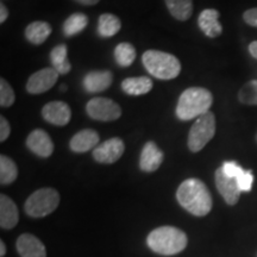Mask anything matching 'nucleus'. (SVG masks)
I'll return each mask as SVG.
<instances>
[{
  "instance_id": "nucleus-1",
  "label": "nucleus",
  "mask_w": 257,
  "mask_h": 257,
  "mask_svg": "<svg viewBox=\"0 0 257 257\" xmlns=\"http://www.w3.org/2000/svg\"><path fill=\"white\" fill-rule=\"evenodd\" d=\"M176 199L186 211L195 217H204L212 210V195L201 180H185L176 191Z\"/></svg>"
},
{
  "instance_id": "nucleus-24",
  "label": "nucleus",
  "mask_w": 257,
  "mask_h": 257,
  "mask_svg": "<svg viewBox=\"0 0 257 257\" xmlns=\"http://www.w3.org/2000/svg\"><path fill=\"white\" fill-rule=\"evenodd\" d=\"M88 24V17L83 14H73L64 21L62 31L64 36L72 37L85 30Z\"/></svg>"
},
{
  "instance_id": "nucleus-16",
  "label": "nucleus",
  "mask_w": 257,
  "mask_h": 257,
  "mask_svg": "<svg viewBox=\"0 0 257 257\" xmlns=\"http://www.w3.org/2000/svg\"><path fill=\"white\" fill-rule=\"evenodd\" d=\"M99 134L93 128H85L79 131L69 141V148L74 153H87L89 150H94L99 146Z\"/></svg>"
},
{
  "instance_id": "nucleus-9",
  "label": "nucleus",
  "mask_w": 257,
  "mask_h": 257,
  "mask_svg": "<svg viewBox=\"0 0 257 257\" xmlns=\"http://www.w3.org/2000/svg\"><path fill=\"white\" fill-rule=\"evenodd\" d=\"M60 74L55 69L43 68L34 73L27 82V91L30 94H42L49 91L57 82Z\"/></svg>"
},
{
  "instance_id": "nucleus-26",
  "label": "nucleus",
  "mask_w": 257,
  "mask_h": 257,
  "mask_svg": "<svg viewBox=\"0 0 257 257\" xmlns=\"http://www.w3.org/2000/svg\"><path fill=\"white\" fill-rule=\"evenodd\" d=\"M114 59L120 67H130L136 59V49L131 43H119L114 49Z\"/></svg>"
},
{
  "instance_id": "nucleus-37",
  "label": "nucleus",
  "mask_w": 257,
  "mask_h": 257,
  "mask_svg": "<svg viewBox=\"0 0 257 257\" xmlns=\"http://www.w3.org/2000/svg\"><path fill=\"white\" fill-rule=\"evenodd\" d=\"M60 89H61V91H66V89H67V87H66V86H61V87H60Z\"/></svg>"
},
{
  "instance_id": "nucleus-25",
  "label": "nucleus",
  "mask_w": 257,
  "mask_h": 257,
  "mask_svg": "<svg viewBox=\"0 0 257 257\" xmlns=\"http://www.w3.org/2000/svg\"><path fill=\"white\" fill-rule=\"evenodd\" d=\"M18 176V168L15 161H12L9 156H0V184L10 185L16 181Z\"/></svg>"
},
{
  "instance_id": "nucleus-7",
  "label": "nucleus",
  "mask_w": 257,
  "mask_h": 257,
  "mask_svg": "<svg viewBox=\"0 0 257 257\" xmlns=\"http://www.w3.org/2000/svg\"><path fill=\"white\" fill-rule=\"evenodd\" d=\"M86 112L92 119L113 121L119 119L121 108L117 102L108 98H93L86 105Z\"/></svg>"
},
{
  "instance_id": "nucleus-18",
  "label": "nucleus",
  "mask_w": 257,
  "mask_h": 257,
  "mask_svg": "<svg viewBox=\"0 0 257 257\" xmlns=\"http://www.w3.org/2000/svg\"><path fill=\"white\" fill-rule=\"evenodd\" d=\"M19 220L17 205L8 195H0V226L4 230L14 229Z\"/></svg>"
},
{
  "instance_id": "nucleus-5",
  "label": "nucleus",
  "mask_w": 257,
  "mask_h": 257,
  "mask_svg": "<svg viewBox=\"0 0 257 257\" xmlns=\"http://www.w3.org/2000/svg\"><path fill=\"white\" fill-rule=\"evenodd\" d=\"M60 204V194L56 189L47 187L35 191L27 199L24 210L32 218H43L49 216Z\"/></svg>"
},
{
  "instance_id": "nucleus-35",
  "label": "nucleus",
  "mask_w": 257,
  "mask_h": 257,
  "mask_svg": "<svg viewBox=\"0 0 257 257\" xmlns=\"http://www.w3.org/2000/svg\"><path fill=\"white\" fill-rule=\"evenodd\" d=\"M76 3H79V4H82V5H87V6H92V5H95L98 4L100 0H75Z\"/></svg>"
},
{
  "instance_id": "nucleus-31",
  "label": "nucleus",
  "mask_w": 257,
  "mask_h": 257,
  "mask_svg": "<svg viewBox=\"0 0 257 257\" xmlns=\"http://www.w3.org/2000/svg\"><path fill=\"white\" fill-rule=\"evenodd\" d=\"M11 134V126H10L8 119L5 117H0V142H5Z\"/></svg>"
},
{
  "instance_id": "nucleus-10",
  "label": "nucleus",
  "mask_w": 257,
  "mask_h": 257,
  "mask_svg": "<svg viewBox=\"0 0 257 257\" xmlns=\"http://www.w3.org/2000/svg\"><path fill=\"white\" fill-rule=\"evenodd\" d=\"M214 181H216V186L218 192L220 193V195L226 202L227 205H236L239 200L240 193L242 191L239 189V186L237 184V180L233 178H229L223 169L218 168L214 173Z\"/></svg>"
},
{
  "instance_id": "nucleus-11",
  "label": "nucleus",
  "mask_w": 257,
  "mask_h": 257,
  "mask_svg": "<svg viewBox=\"0 0 257 257\" xmlns=\"http://www.w3.org/2000/svg\"><path fill=\"white\" fill-rule=\"evenodd\" d=\"M42 117L48 123L56 125V126H64L69 123L72 118V110L69 105L64 101H50L42 108Z\"/></svg>"
},
{
  "instance_id": "nucleus-23",
  "label": "nucleus",
  "mask_w": 257,
  "mask_h": 257,
  "mask_svg": "<svg viewBox=\"0 0 257 257\" xmlns=\"http://www.w3.org/2000/svg\"><path fill=\"white\" fill-rule=\"evenodd\" d=\"M170 15L178 21L185 22L193 14V0H165Z\"/></svg>"
},
{
  "instance_id": "nucleus-36",
  "label": "nucleus",
  "mask_w": 257,
  "mask_h": 257,
  "mask_svg": "<svg viewBox=\"0 0 257 257\" xmlns=\"http://www.w3.org/2000/svg\"><path fill=\"white\" fill-rule=\"evenodd\" d=\"M6 253V245L4 240H0V257H4Z\"/></svg>"
},
{
  "instance_id": "nucleus-15",
  "label": "nucleus",
  "mask_w": 257,
  "mask_h": 257,
  "mask_svg": "<svg viewBox=\"0 0 257 257\" xmlns=\"http://www.w3.org/2000/svg\"><path fill=\"white\" fill-rule=\"evenodd\" d=\"M113 75L110 70H93L83 76L82 86L87 93L104 92L111 86Z\"/></svg>"
},
{
  "instance_id": "nucleus-32",
  "label": "nucleus",
  "mask_w": 257,
  "mask_h": 257,
  "mask_svg": "<svg viewBox=\"0 0 257 257\" xmlns=\"http://www.w3.org/2000/svg\"><path fill=\"white\" fill-rule=\"evenodd\" d=\"M243 19L245 21L246 24L257 28V8L250 9L248 11L244 12Z\"/></svg>"
},
{
  "instance_id": "nucleus-34",
  "label": "nucleus",
  "mask_w": 257,
  "mask_h": 257,
  "mask_svg": "<svg viewBox=\"0 0 257 257\" xmlns=\"http://www.w3.org/2000/svg\"><path fill=\"white\" fill-rule=\"evenodd\" d=\"M249 53L253 59L257 60V41H253L249 46Z\"/></svg>"
},
{
  "instance_id": "nucleus-19",
  "label": "nucleus",
  "mask_w": 257,
  "mask_h": 257,
  "mask_svg": "<svg viewBox=\"0 0 257 257\" xmlns=\"http://www.w3.org/2000/svg\"><path fill=\"white\" fill-rule=\"evenodd\" d=\"M121 89L128 95H143L153 89V80L148 76L127 78L121 82Z\"/></svg>"
},
{
  "instance_id": "nucleus-12",
  "label": "nucleus",
  "mask_w": 257,
  "mask_h": 257,
  "mask_svg": "<svg viewBox=\"0 0 257 257\" xmlns=\"http://www.w3.org/2000/svg\"><path fill=\"white\" fill-rule=\"evenodd\" d=\"M27 147L31 153L43 159L51 156V154L54 153L53 140L46 131L41 128L31 131L27 138Z\"/></svg>"
},
{
  "instance_id": "nucleus-3",
  "label": "nucleus",
  "mask_w": 257,
  "mask_h": 257,
  "mask_svg": "<svg viewBox=\"0 0 257 257\" xmlns=\"http://www.w3.org/2000/svg\"><path fill=\"white\" fill-rule=\"evenodd\" d=\"M213 104V95L206 88L191 87L182 92L176 105V115L180 120L197 119L205 114Z\"/></svg>"
},
{
  "instance_id": "nucleus-28",
  "label": "nucleus",
  "mask_w": 257,
  "mask_h": 257,
  "mask_svg": "<svg viewBox=\"0 0 257 257\" xmlns=\"http://www.w3.org/2000/svg\"><path fill=\"white\" fill-rule=\"evenodd\" d=\"M16 95L10 83L5 79L0 80V105L2 107H10L14 105Z\"/></svg>"
},
{
  "instance_id": "nucleus-4",
  "label": "nucleus",
  "mask_w": 257,
  "mask_h": 257,
  "mask_svg": "<svg viewBox=\"0 0 257 257\" xmlns=\"http://www.w3.org/2000/svg\"><path fill=\"white\" fill-rule=\"evenodd\" d=\"M142 62L150 75L161 80L175 79L181 72L178 57L165 51L147 50L142 56Z\"/></svg>"
},
{
  "instance_id": "nucleus-6",
  "label": "nucleus",
  "mask_w": 257,
  "mask_h": 257,
  "mask_svg": "<svg viewBox=\"0 0 257 257\" xmlns=\"http://www.w3.org/2000/svg\"><path fill=\"white\" fill-rule=\"evenodd\" d=\"M216 135V117L211 111L195 119L188 134V148L192 153H199Z\"/></svg>"
},
{
  "instance_id": "nucleus-27",
  "label": "nucleus",
  "mask_w": 257,
  "mask_h": 257,
  "mask_svg": "<svg viewBox=\"0 0 257 257\" xmlns=\"http://www.w3.org/2000/svg\"><path fill=\"white\" fill-rule=\"evenodd\" d=\"M238 99L242 104L257 105V80L246 82L239 89Z\"/></svg>"
},
{
  "instance_id": "nucleus-21",
  "label": "nucleus",
  "mask_w": 257,
  "mask_h": 257,
  "mask_svg": "<svg viewBox=\"0 0 257 257\" xmlns=\"http://www.w3.org/2000/svg\"><path fill=\"white\" fill-rule=\"evenodd\" d=\"M50 61L53 68L61 75H66L72 69V63L68 60V48L66 44H59L51 50Z\"/></svg>"
},
{
  "instance_id": "nucleus-20",
  "label": "nucleus",
  "mask_w": 257,
  "mask_h": 257,
  "mask_svg": "<svg viewBox=\"0 0 257 257\" xmlns=\"http://www.w3.org/2000/svg\"><path fill=\"white\" fill-rule=\"evenodd\" d=\"M51 34V27L47 22H32L25 29V37L35 46H40L48 40Z\"/></svg>"
},
{
  "instance_id": "nucleus-17",
  "label": "nucleus",
  "mask_w": 257,
  "mask_h": 257,
  "mask_svg": "<svg viewBox=\"0 0 257 257\" xmlns=\"http://www.w3.org/2000/svg\"><path fill=\"white\" fill-rule=\"evenodd\" d=\"M220 14L214 9H206L199 15L198 24L201 31L210 38L220 36L223 32V27L219 22Z\"/></svg>"
},
{
  "instance_id": "nucleus-2",
  "label": "nucleus",
  "mask_w": 257,
  "mask_h": 257,
  "mask_svg": "<svg viewBox=\"0 0 257 257\" xmlns=\"http://www.w3.org/2000/svg\"><path fill=\"white\" fill-rule=\"evenodd\" d=\"M147 244L154 252L162 256H174L184 251L188 244L187 234L175 226H160L148 234Z\"/></svg>"
},
{
  "instance_id": "nucleus-38",
  "label": "nucleus",
  "mask_w": 257,
  "mask_h": 257,
  "mask_svg": "<svg viewBox=\"0 0 257 257\" xmlns=\"http://www.w3.org/2000/svg\"><path fill=\"white\" fill-rule=\"evenodd\" d=\"M255 138H256V142H257V134H256V137Z\"/></svg>"
},
{
  "instance_id": "nucleus-22",
  "label": "nucleus",
  "mask_w": 257,
  "mask_h": 257,
  "mask_svg": "<svg viewBox=\"0 0 257 257\" xmlns=\"http://www.w3.org/2000/svg\"><path fill=\"white\" fill-rule=\"evenodd\" d=\"M120 29L121 22L115 15L102 14L98 19V34L101 37H113Z\"/></svg>"
},
{
  "instance_id": "nucleus-8",
  "label": "nucleus",
  "mask_w": 257,
  "mask_h": 257,
  "mask_svg": "<svg viewBox=\"0 0 257 257\" xmlns=\"http://www.w3.org/2000/svg\"><path fill=\"white\" fill-rule=\"evenodd\" d=\"M125 144L120 138L113 137L99 144L93 150V159L102 165H112L123 156Z\"/></svg>"
},
{
  "instance_id": "nucleus-30",
  "label": "nucleus",
  "mask_w": 257,
  "mask_h": 257,
  "mask_svg": "<svg viewBox=\"0 0 257 257\" xmlns=\"http://www.w3.org/2000/svg\"><path fill=\"white\" fill-rule=\"evenodd\" d=\"M221 169H223V172L229 176V178L233 179L238 178L244 170L242 167H240L237 162H234V161H226V162H224L223 166H221Z\"/></svg>"
},
{
  "instance_id": "nucleus-13",
  "label": "nucleus",
  "mask_w": 257,
  "mask_h": 257,
  "mask_svg": "<svg viewBox=\"0 0 257 257\" xmlns=\"http://www.w3.org/2000/svg\"><path fill=\"white\" fill-rule=\"evenodd\" d=\"M163 159H165V155L162 150L157 147L155 142L149 141L144 144L142 153H141L140 168L146 173L155 172L162 165Z\"/></svg>"
},
{
  "instance_id": "nucleus-14",
  "label": "nucleus",
  "mask_w": 257,
  "mask_h": 257,
  "mask_svg": "<svg viewBox=\"0 0 257 257\" xmlns=\"http://www.w3.org/2000/svg\"><path fill=\"white\" fill-rule=\"evenodd\" d=\"M17 251L21 257H47L44 244L31 233H23L18 237Z\"/></svg>"
},
{
  "instance_id": "nucleus-33",
  "label": "nucleus",
  "mask_w": 257,
  "mask_h": 257,
  "mask_svg": "<svg viewBox=\"0 0 257 257\" xmlns=\"http://www.w3.org/2000/svg\"><path fill=\"white\" fill-rule=\"evenodd\" d=\"M9 17V11L6 9L4 4H0V23H4V22Z\"/></svg>"
},
{
  "instance_id": "nucleus-29",
  "label": "nucleus",
  "mask_w": 257,
  "mask_h": 257,
  "mask_svg": "<svg viewBox=\"0 0 257 257\" xmlns=\"http://www.w3.org/2000/svg\"><path fill=\"white\" fill-rule=\"evenodd\" d=\"M237 180V184L239 186V189L242 192H250L253 185V175L251 170H243Z\"/></svg>"
}]
</instances>
